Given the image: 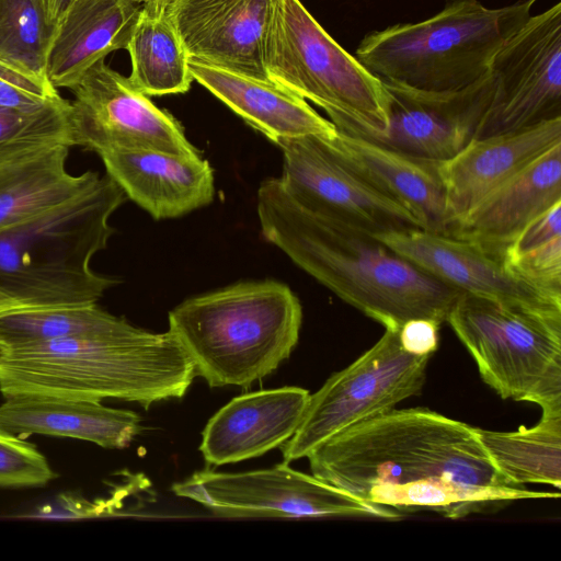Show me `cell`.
Listing matches in <instances>:
<instances>
[{"label":"cell","mask_w":561,"mask_h":561,"mask_svg":"<svg viewBox=\"0 0 561 561\" xmlns=\"http://www.w3.org/2000/svg\"><path fill=\"white\" fill-rule=\"evenodd\" d=\"M55 478L46 457L33 443L0 430L1 488H38Z\"/></svg>","instance_id":"cell-31"},{"label":"cell","mask_w":561,"mask_h":561,"mask_svg":"<svg viewBox=\"0 0 561 561\" xmlns=\"http://www.w3.org/2000/svg\"><path fill=\"white\" fill-rule=\"evenodd\" d=\"M129 324L98 304L30 307L0 312V352L50 340L122 329Z\"/></svg>","instance_id":"cell-29"},{"label":"cell","mask_w":561,"mask_h":561,"mask_svg":"<svg viewBox=\"0 0 561 561\" xmlns=\"http://www.w3.org/2000/svg\"><path fill=\"white\" fill-rule=\"evenodd\" d=\"M18 307H14L12 305L5 304L3 301H0V312L10 310V309H16Z\"/></svg>","instance_id":"cell-35"},{"label":"cell","mask_w":561,"mask_h":561,"mask_svg":"<svg viewBox=\"0 0 561 561\" xmlns=\"http://www.w3.org/2000/svg\"><path fill=\"white\" fill-rule=\"evenodd\" d=\"M440 323L428 318H413L399 329V342L409 354L416 356L433 355L439 344Z\"/></svg>","instance_id":"cell-33"},{"label":"cell","mask_w":561,"mask_h":561,"mask_svg":"<svg viewBox=\"0 0 561 561\" xmlns=\"http://www.w3.org/2000/svg\"><path fill=\"white\" fill-rule=\"evenodd\" d=\"M127 199L108 176L84 193L0 229V301L18 308L94 305L117 284L95 273L92 257L114 232Z\"/></svg>","instance_id":"cell-4"},{"label":"cell","mask_w":561,"mask_h":561,"mask_svg":"<svg viewBox=\"0 0 561 561\" xmlns=\"http://www.w3.org/2000/svg\"><path fill=\"white\" fill-rule=\"evenodd\" d=\"M393 251L463 293L561 312L554 296L516 277L503 257L478 244L422 229L373 234Z\"/></svg>","instance_id":"cell-16"},{"label":"cell","mask_w":561,"mask_h":561,"mask_svg":"<svg viewBox=\"0 0 561 561\" xmlns=\"http://www.w3.org/2000/svg\"><path fill=\"white\" fill-rule=\"evenodd\" d=\"M54 31L39 0H0V65L48 80L46 64Z\"/></svg>","instance_id":"cell-30"},{"label":"cell","mask_w":561,"mask_h":561,"mask_svg":"<svg viewBox=\"0 0 561 561\" xmlns=\"http://www.w3.org/2000/svg\"><path fill=\"white\" fill-rule=\"evenodd\" d=\"M256 210L267 242L385 329H400L413 318L442 324L463 293L371 233L305 208L287 193L279 178L261 182Z\"/></svg>","instance_id":"cell-2"},{"label":"cell","mask_w":561,"mask_h":561,"mask_svg":"<svg viewBox=\"0 0 561 561\" xmlns=\"http://www.w3.org/2000/svg\"><path fill=\"white\" fill-rule=\"evenodd\" d=\"M69 146H51L0 164V229L65 203L94 186V171L67 170Z\"/></svg>","instance_id":"cell-26"},{"label":"cell","mask_w":561,"mask_h":561,"mask_svg":"<svg viewBox=\"0 0 561 561\" xmlns=\"http://www.w3.org/2000/svg\"><path fill=\"white\" fill-rule=\"evenodd\" d=\"M558 144L561 117L514 133L476 138L440 162L451 229L484 197Z\"/></svg>","instance_id":"cell-19"},{"label":"cell","mask_w":561,"mask_h":561,"mask_svg":"<svg viewBox=\"0 0 561 561\" xmlns=\"http://www.w3.org/2000/svg\"><path fill=\"white\" fill-rule=\"evenodd\" d=\"M4 399L0 404V430L22 438L48 435L122 449L142 430L138 414L106 407L101 401L32 394Z\"/></svg>","instance_id":"cell-23"},{"label":"cell","mask_w":561,"mask_h":561,"mask_svg":"<svg viewBox=\"0 0 561 561\" xmlns=\"http://www.w3.org/2000/svg\"><path fill=\"white\" fill-rule=\"evenodd\" d=\"M57 145L73 146L70 102L49 80L0 65V164Z\"/></svg>","instance_id":"cell-25"},{"label":"cell","mask_w":561,"mask_h":561,"mask_svg":"<svg viewBox=\"0 0 561 561\" xmlns=\"http://www.w3.org/2000/svg\"><path fill=\"white\" fill-rule=\"evenodd\" d=\"M262 57L271 81L320 106L339 131L387 126L383 82L337 44L300 0H270Z\"/></svg>","instance_id":"cell-7"},{"label":"cell","mask_w":561,"mask_h":561,"mask_svg":"<svg viewBox=\"0 0 561 561\" xmlns=\"http://www.w3.org/2000/svg\"><path fill=\"white\" fill-rule=\"evenodd\" d=\"M45 11L48 22L56 27V25L64 18L68 8L73 0H39Z\"/></svg>","instance_id":"cell-34"},{"label":"cell","mask_w":561,"mask_h":561,"mask_svg":"<svg viewBox=\"0 0 561 561\" xmlns=\"http://www.w3.org/2000/svg\"><path fill=\"white\" fill-rule=\"evenodd\" d=\"M323 138L302 136L275 142L283 152L279 180L298 204L371 234L423 230L404 206L376 191L347 168Z\"/></svg>","instance_id":"cell-13"},{"label":"cell","mask_w":561,"mask_h":561,"mask_svg":"<svg viewBox=\"0 0 561 561\" xmlns=\"http://www.w3.org/2000/svg\"><path fill=\"white\" fill-rule=\"evenodd\" d=\"M140 11L136 0H73L56 25L47 54V78L70 90L98 61L125 49Z\"/></svg>","instance_id":"cell-24"},{"label":"cell","mask_w":561,"mask_h":561,"mask_svg":"<svg viewBox=\"0 0 561 561\" xmlns=\"http://www.w3.org/2000/svg\"><path fill=\"white\" fill-rule=\"evenodd\" d=\"M558 203H561V144L484 197L455 224L449 236L503 257L520 231Z\"/></svg>","instance_id":"cell-21"},{"label":"cell","mask_w":561,"mask_h":561,"mask_svg":"<svg viewBox=\"0 0 561 561\" xmlns=\"http://www.w3.org/2000/svg\"><path fill=\"white\" fill-rule=\"evenodd\" d=\"M431 357L407 353L399 329H385L369 350L310 394L298 428L280 446L284 461L305 458L332 435L420 394Z\"/></svg>","instance_id":"cell-9"},{"label":"cell","mask_w":561,"mask_h":561,"mask_svg":"<svg viewBox=\"0 0 561 561\" xmlns=\"http://www.w3.org/2000/svg\"><path fill=\"white\" fill-rule=\"evenodd\" d=\"M309 398L294 386L236 397L206 424L199 451L208 465L221 466L280 447L298 428Z\"/></svg>","instance_id":"cell-17"},{"label":"cell","mask_w":561,"mask_h":561,"mask_svg":"<svg viewBox=\"0 0 561 561\" xmlns=\"http://www.w3.org/2000/svg\"><path fill=\"white\" fill-rule=\"evenodd\" d=\"M446 322L502 399L561 413V312L462 293Z\"/></svg>","instance_id":"cell-8"},{"label":"cell","mask_w":561,"mask_h":561,"mask_svg":"<svg viewBox=\"0 0 561 561\" xmlns=\"http://www.w3.org/2000/svg\"><path fill=\"white\" fill-rule=\"evenodd\" d=\"M193 80L274 144L282 138H331L335 126L308 102L271 81L230 71L195 59L188 60Z\"/></svg>","instance_id":"cell-22"},{"label":"cell","mask_w":561,"mask_h":561,"mask_svg":"<svg viewBox=\"0 0 561 561\" xmlns=\"http://www.w3.org/2000/svg\"><path fill=\"white\" fill-rule=\"evenodd\" d=\"M489 71L494 91L477 138L561 117V3L530 15L496 53Z\"/></svg>","instance_id":"cell-11"},{"label":"cell","mask_w":561,"mask_h":561,"mask_svg":"<svg viewBox=\"0 0 561 561\" xmlns=\"http://www.w3.org/2000/svg\"><path fill=\"white\" fill-rule=\"evenodd\" d=\"M301 323L293 290L264 279L184 300L169 312L168 331L209 387H248L290 356Z\"/></svg>","instance_id":"cell-5"},{"label":"cell","mask_w":561,"mask_h":561,"mask_svg":"<svg viewBox=\"0 0 561 561\" xmlns=\"http://www.w3.org/2000/svg\"><path fill=\"white\" fill-rule=\"evenodd\" d=\"M537 0L488 8L447 0L439 12L364 36L355 57L382 81L430 92L462 90L488 72L503 44L528 20Z\"/></svg>","instance_id":"cell-6"},{"label":"cell","mask_w":561,"mask_h":561,"mask_svg":"<svg viewBox=\"0 0 561 561\" xmlns=\"http://www.w3.org/2000/svg\"><path fill=\"white\" fill-rule=\"evenodd\" d=\"M125 49L131 66L128 78L144 94L160 96L190 90L194 81L190 57L175 30L158 9L140 4Z\"/></svg>","instance_id":"cell-28"},{"label":"cell","mask_w":561,"mask_h":561,"mask_svg":"<svg viewBox=\"0 0 561 561\" xmlns=\"http://www.w3.org/2000/svg\"><path fill=\"white\" fill-rule=\"evenodd\" d=\"M70 91L73 146L98 154L117 149H154L201 156L182 124L104 59L93 65Z\"/></svg>","instance_id":"cell-12"},{"label":"cell","mask_w":561,"mask_h":561,"mask_svg":"<svg viewBox=\"0 0 561 561\" xmlns=\"http://www.w3.org/2000/svg\"><path fill=\"white\" fill-rule=\"evenodd\" d=\"M323 139L362 180L404 206L423 230L449 236L451 222L439 174L440 162L399 153L337 129L333 137Z\"/></svg>","instance_id":"cell-20"},{"label":"cell","mask_w":561,"mask_h":561,"mask_svg":"<svg viewBox=\"0 0 561 561\" xmlns=\"http://www.w3.org/2000/svg\"><path fill=\"white\" fill-rule=\"evenodd\" d=\"M172 492L225 515L284 517L355 516L398 520L402 514L367 503L284 461L270 469L216 472L205 469L174 483Z\"/></svg>","instance_id":"cell-10"},{"label":"cell","mask_w":561,"mask_h":561,"mask_svg":"<svg viewBox=\"0 0 561 561\" xmlns=\"http://www.w3.org/2000/svg\"><path fill=\"white\" fill-rule=\"evenodd\" d=\"M169 20L188 57L262 80L270 0H136Z\"/></svg>","instance_id":"cell-15"},{"label":"cell","mask_w":561,"mask_h":561,"mask_svg":"<svg viewBox=\"0 0 561 561\" xmlns=\"http://www.w3.org/2000/svg\"><path fill=\"white\" fill-rule=\"evenodd\" d=\"M312 476L374 505L459 519L511 502L560 499L512 485L474 427L425 408L392 409L322 442L307 456Z\"/></svg>","instance_id":"cell-1"},{"label":"cell","mask_w":561,"mask_h":561,"mask_svg":"<svg viewBox=\"0 0 561 561\" xmlns=\"http://www.w3.org/2000/svg\"><path fill=\"white\" fill-rule=\"evenodd\" d=\"M99 156L106 175L154 219L183 216L215 197L214 170L202 156L154 149H117Z\"/></svg>","instance_id":"cell-18"},{"label":"cell","mask_w":561,"mask_h":561,"mask_svg":"<svg viewBox=\"0 0 561 561\" xmlns=\"http://www.w3.org/2000/svg\"><path fill=\"white\" fill-rule=\"evenodd\" d=\"M494 467L514 486L540 483L561 488V413H541L540 421L513 432L474 427Z\"/></svg>","instance_id":"cell-27"},{"label":"cell","mask_w":561,"mask_h":561,"mask_svg":"<svg viewBox=\"0 0 561 561\" xmlns=\"http://www.w3.org/2000/svg\"><path fill=\"white\" fill-rule=\"evenodd\" d=\"M561 236V203L535 218L508 244L503 257H512Z\"/></svg>","instance_id":"cell-32"},{"label":"cell","mask_w":561,"mask_h":561,"mask_svg":"<svg viewBox=\"0 0 561 561\" xmlns=\"http://www.w3.org/2000/svg\"><path fill=\"white\" fill-rule=\"evenodd\" d=\"M382 82L389 95L385 129L345 134L436 162L450 159L477 138L494 91L490 71L476 83L453 92H430Z\"/></svg>","instance_id":"cell-14"},{"label":"cell","mask_w":561,"mask_h":561,"mask_svg":"<svg viewBox=\"0 0 561 561\" xmlns=\"http://www.w3.org/2000/svg\"><path fill=\"white\" fill-rule=\"evenodd\" d=\"M196 371L169 332L127 324L0 352L2 396H45L75 400L118 399L148 409L180 399Z\"/></svg>","instance_id":"cell-3"}]
</instances>
